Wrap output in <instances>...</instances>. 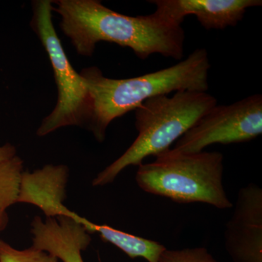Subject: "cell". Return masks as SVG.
<instances>
[{"label": "cell", "instance_id": "cell-14", "mask_svg": "<svg viewBox=\"0 0 262 262\" xmlns=\"http://www.w3.org/2000/svg\"><path fill=\"white\" fill-rule=\"evenodd\" d=\"M16 156V149L10 143L0 146V163Z\"/></svg>", "mask_w": 262, "mask_h": 262}, {"label": "cell", "instance_id": "cell-5", "mask_svg": "<svg viewBox=\"0 0 262 262\" xmlns=\"http://www.w3.org/2000/svg\"><path fill=\"white\" fill-rule=\"evenodd\" d=\"M32 11L31 27L47 53L58 89L56 106L43 119L37 135L42 137L63 127H86L91 112L89 89L83 77L72 67L57 34L53 1H33Z\"/></svg>", "mask_w": 262, "mask_h": 262}, {"label": "cell", "instance_id": "cell-7", "mask_svg": "<svg viewBox=\"0 0 262 262\" xmlns=\"http://www.w3.org/2000/svg\"><path fill=\"white\" fill-rule=\"evenodd\" d=\"M224 238L232 261L262 262V189L257 184L239 189Z\"/></svg>", "mask_w": 262, "mask_h": 262}, {"label": "cell", "instance_id": "cell-2", "mask_svg": "<svg viewBox=\"0 0 262 262\" xmlns=\"http://www.w3.org/2000/svg\"><path fill=\"white\" fill-rule=\"evenodd\" d=\"M211 68L208 52L194 50L187 58L163 70L127 79L103 76L96 67L80 72L89 89L91 112L86 128L103 142L114 120L135 110L150 98L181 91L207 92Z\"/></svg>", "mask_w": 262, "mask_h": 262}, {"label": "cell", "instance_id": "cell-11", "mask_svg": "<svg viewBox=\"0 0 262 262\" xmlns=\"http://www.w3.org/2000/svg\"><path fill=\"white\" fill-rule=\"evenodd\" d=\"M23 172V160L17 155L0 163V232L8 225L7 210L18 203Z\"/></svg>", "mask_w": 262, "mask_h": 262}, {"label": "cell", "instance_id": "cell-8", "mask_svg": "<svg viewBox=\"0 0 262 262\" xmlns=\"http://www.w3.org/2000/svg\"><path fill=\"white\" fill-rule=\"evenodd\" d=\"M155 13L181 24L189 15H195L207 30L235 27L248 8L261 6V0H149Z\"/></svg>", "mask_w": 262, "mask_h": 262}, {"label": "cell", "instance_id": "cell-10", "mask_svg": "<svg viewBox=\"0 0 262 262\" xmlns=\"http://www.w3.org/2000/svg\"><path fill=\"white\" fill-rule=\"evenodd\" d=\"M87 232L99 234L103 241L116 246L129 257L144 258L148 262H158L160 255L166 249L163 245L156 241L133 235L107 225H98L91 222Z\"/></svg>", "mask_w": 262, "mask_h": 262}, {"label": "cell", "instance_id": "cell-12", "mask_svg": "<svg viewBox=\"0 0 262 262\" xmlns=\"http://www.w3.org/2000/svg\"><path fill=\"white\" fill-rule=\"evenodd\" d=\"M59 259L51 253L32 246L24 250L12 247L0 239V262H58Z\"/></svg>", "mask_w": 262, "mask_h": 262}, {"label": "cell", "instance_id": "cell-6", "mask_svg": "<svg viewBox=\"0 0 262 262\" xmlns=\"http://www.w3.org/2000/svg\"><path fill=\"white\" fill-rule=\"evenodd\" d=\"M261 134L262 96L253 95L232 104L217 103L176 141L173 149L201 152L212 144L246 142Z\"/></svg>", "mask_w": 262, "mask_h": 262}, {"label": "cell", "instance_id": "cell-3", "mask_svg": "<svg viewBox=\"0 0 262 262\" xmlns=\"http://www.w3.org/2000/svg\"><path fill=\"white\" fill-rule=\"evenodd\" d=\"M217 103L216 98L207 92L190 91L146 100L135 110V126L139 133L136 140L118 159L98 174L93 186L111 184L127 167L139 166L147 157H155L170 149Z\"/></svg>", "mask_w": 262, "mask_h": 262}, {"label": "cell", "instance_id": "cell-4", "mask_svg": "<svg viewBox=\"0 0 262 262\" xmlns=\"http://www.w3.org/2000/svg\"><path fill=\"white\" fill-rule=\"evenodd\" d=\"M224 156L218 151L187 153L169 149L152 163L141 164L136 181L144 192L176 203H203L233 208L224 188Z\"/></svg>", "mask_w": 262, "mask_h": 262}, {"label": "cell", "instance_id": "cell-1", "mask_svg": "<svg viewBox=\"0 0 262 262\" xmlns=\"http://www.w3.org/2000/svg\"><path fill=\"white\" fill-rule=\"evenodd\" d=\"M53 12L79 55L91 57L101 41L130 48L145 60L152 54L181 61L185 32L181 24L156 13L129 16L106 8L98 0H56Z\"/></svg>", "mask_w": 262, "mask_h": 262}, {"label": "cell", "instance_id": "cell-9", "mask_svg": "<svg viewBox=\"0 0 262 262\" xmlns=\"http://www.w3.org/2000/svg\"><path fill=\"white\" fill-rule=\"evenodd\" d=\"M36 216L32 222L34 247L51 253L63 262H84L82 251L91 244V234L84 227L64 215Z\"/></svg>", "mask_w": 262, "mask_h": 262}, {"label": "cell", "instance_id": "cell-13", "mask_svg": "<svg viewBox=\"0 0 262 262\" xmlns=\"http://www.w3.org/2000/svg\"><path fill=\"white\" fill-rule=\"evenodd\" d=\"M158 262H218L203 247L181 250L165 249Z\"/></svg>", "mask_w": 262, "mask_h": 262}]
</instances>
